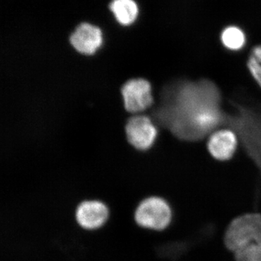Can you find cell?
<instances>
[{
    "label": "cell",
    "mask_w": 261,
    "mask_h": 261,
    "mask_svg": "<svg viewBox=\"0 0 261 261\" xmlns=\"http://www.w3.org/2000/svg\"><path fill=\"white\" fill-rule=\"evenodd\" d=\"M261 243V214L247 213L228 224L224 235L225 247L231 253L243 247Z\"/></svg>",
    "instance_id": "1"
},
{
    "label": "cell",
    "mask_w": 261,
    "mask_h": 261,
    "mask_svg": "<svg viewBox=\"0 0 261 261\" xmlns=\"http://www.w3.org/2000/svg\"><path fill=\"white\" fill-rule=\"evenodd\" d=\"M136 223L145 229L162 232L171 227L174 219L171 203L161 196H150L141 201L135 213Z\"/></svg>",
    "instance_id": "2"
},
{
    "label": "cell",
    "mask_w": 261,
    "mask_h": 261,
    "mask_svg": "<svg viewBox=\"0 0 261 261\" xmlns=\"http://www.w3.org/2000/svg\"><path fill=\"white\" fill-rule=\"evenodd\" d=\"M123 105L127 112L137 114L148 109L153 104L152 86L144 79H133L121 88Z\"/></svg>",
    "instance_id": "3"
},
{
    "label": "cell",
    "mask_w": 261,
    "mask_h": 261,
    "mask_svg": "<svg viewBox=\"0 0 261 261\" xmlns=\"http://www.w3.org/2000/svg\"><path fill=\"white\" fill-rule=\"evenodd\" d=\"M127 140L138 150L145 151L154 145L158 128L151 118L137 115L128 118L125 126Z\"/></svg>",
    "instance_id": "4"
},
{
    "label": "cell",
    "mask_w": 261,
    "mask_h": 261,
    "mask_svg": "<svg viewBox=\"0 0 261 261\" xmlns=\"http://www.w3.org/2000/svg\"><path fill=\"white\" fill-rule=\"evenodd\" d=\"M238 147V137L230 128H220L211 134L207 142L211 157L219 162L232 159Z\"/></svg>",
    "instance_id": "5"
},
{
    "label": "cell",
    "mask_w": 261,
    "mask_h": 261,
    "mask_svg": "<svg viewBox=\"0 0 261 261\" xmlns=\"http://www.w3.org/2000/svg\"><path fill=\"white\" fill-rule=\"evenodd\" d=\"M70 42L80 54L92 56L102 46V31L92 24L80 23L70 35Z\"/></svg>",
    "instance_id": "6"
},
{
    "label": "cell",
    "mask_w": 261,
    "mask_h": 261,
    "mask_svg": "<svg viewBox=\"0 0 261 261\" xmlns=\"http://www.w3.org/2000/svg\"><path fill=\"white\" fill-rule=\"evenodd\" d=\"M109 217V210L106 204L99 200L82 202L75 211V219L79 225L87 230L100 228Z\"/></svg>",
    "instance_id": "7"
},
{
    "label": "cell",
    "mask_w": 261,
    "mask_h": 261,
    "mask_svg": "<svg viewBox=\"0 0 261 261\" xmlns=\"http://www.w3.org/2000/svg\"><path fill=\"white\" fill-rule=\"evenodd\" d=\"M109 9L118 23L124 27L135 23L139 15L138 6L134 0H112Z\"/></svg>",
    "instance_id": "8"
},
{
    "label": "cell",
    "mask_w": 261,
    "mask_h": 261,
    "mask_svg": "<svg viewBox=\"0 0 261 261\" xmlns=\"http://www.w3.org/2000/svg\"><path fill=\"white\" fill-rule=\"evenodd\" d=\"M221 42L222 45L228 50L240 51L246 44V35L243 29L240 27L229 25L221 32Z\"/></svg>",
    "instance_id": "9"
},
{
    "label": "cell",
    "mask_w": 261,
    "mask_h": 261,
    "mask_svg": "<svg viewBox=\"0 0 261 261\" xmlns=\"http://www.w3.org/2000/svg\"><path fill=\"white\" fill-rule=\"evenodd\" d=\"M247 66L250 75L261 88V45L256 46L250 51Z\"/></svg>",
    "instance_id": "10"
},
{
    "label": "cell",
    "mask_w": 261,
    "mask_h": 261,
    "mask_svg": "<svg viewBox=\"0 0 261 261\" xmlns=\"http://www.w3.org/2000/svg\"><path fill=\"white\" fill-rule=\"evenodd\" d=\"M234 261H261V243L252 244L233 253Z\"/></svg>",
    "instance_id": "11"
}]
</instances>
